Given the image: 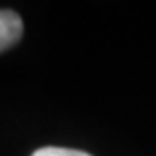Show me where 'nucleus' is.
I'll return each instance as SVG.
<instances>
[{
  "label": "nucleus",
  "instance_id": "f257e3e1",
  "mask_svg": "<svg viewBox=\"0 0 156 156\" xmlns=\"http://www.w3.org/2000/svg\"><path fill=\"white\" fill-rule=\"evenodd\" d=\"M23 37V20L14 10H0V53L16 45Z\"/></svg>",
  "mask_w": 156,
  "mask_h": 156
},
{
  "label": "nucleus",
  "instance_id": "f03ea898",
  "mask_svg": "<svg viewBox=\"0 0 156 156\" xmlns=\"http://www.w3.org/2000/svg\"><path fill=\"white\" fill-rule=\"evenodd\" d=\"M30 156H91L81 150H71V148H59V146H47V148H39Z\"/></svg>",
  "mask_w": 156,
  "mask_h": 156
}]
</instances>
